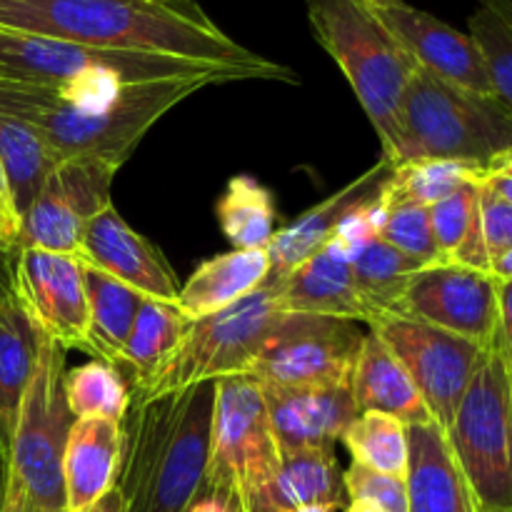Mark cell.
Returning <instances> with one entry per match:
<instances>
[{
	"mask_svg": "<svg viewBox=\"0 0 512 512\" xmlns=\"http://www.w3.org/2000/svg\"><path fill=\"white\" fill-rule=\"evenodd\" d=\"M43 340L45 333L10 290L8 298L0 303V448H3V458Z\"/></svg>",
	"mask_w": 512,
	"mask_h": 512,
	"instance_id": "obj_27",
	"label": "cell"
},
{
	"mask_svg": "<svg viewBox=\"0 0 512 512\" xmlns=\"http://www.w3.org/2000/svg\"><path fill=\"white\" fill-rule=\"evenodd\" d=\"M170 78H208L218 85L258 80L248 70L230 65L90 48L68 40L0 28V80L43 88H95Z\"/></svg>",
	"mask_w": 512,
	"mask_h": 512,
	"instance_id": "obj_6",
	"label": "cell"
},
{
	"mask_svg": "<svg viewBox=\"0 0 512 512\" xmlns=\"http://www.w3.org/2000/svg\"><path fill=\"white\" fill-rule=\"evenodd\" d=\"M370 3L418 68L470 93L495 98L483 55L468 33H460L453 25L405 0Z\"/></svg>",
	"mask_w": 512,
	"mask_h": 512,
	"instance_id": "obj_16",
	"label": "cell"
},
{
	"mask_svg": "<svg viewBox=\"0 0 512 512\" xmlns=\"http://www.w3.org/2000/svg\"><path fill=\"white\" fill-rule=\"evenodd\" d=\"M190 512H250V508L243 493L235 490L233 485L215 483V480L205 478L203 490H200Z\"/></svg>",
	"mask_w": 512,
	"mask_h": 512,
	"instance_id": "obj_40",
	"label": "cell"
},
{
	"mask_svg": "<svg viewBox=\"0 0 512 512\" xmlns=\"http://www.w3.org/2000/svg\"><path fill=\"white\" fill-rule=\"evenodd\" d=\"M10 275H13V263H0V303L10 295Z\"/></svg>",
	"mask_w": 512,
	"mask_h": 512,
	"instance_id": "obj_48",
	"label": "cell"
},
{
	"mask_svg": "<svg viewBox=\"0 0 512 512\" xmlns=\"http://www.w3.org/2000/svg\"><path fill=\"white\" fill-rule=\"evenodd\" d=\"M270 278L268 250H230L193 270L178 290V308L188 320L208 318L255 293Z\"/></svg>",
	"mask_w": 512,
	"mask_h": 512,
	"instance_id": "obj_26",
	"label": "cell"
},
{
	"mask_svg": "<svg viewBox=\"0 0 512 512\" xmlns=\"http://www.w3.org/2000/svg\"><path fill=\"white\" fill-rule=\"evenodd\" d=\"M83 280L85 295H88L90 355L110 365H118L145 295L85 263Z\"/></svg>",
	"mask_w": 512,
	"mask_h": 512,
	"instance_id": "obj_29",
	"label": "cell"
},
{
	"mask_svg": "<svg viewBox=\"0 0 512 512\" xmlns=\"http://www.w3.org/2000/svg\"><path fill=\"white\" fill-rule=\"evenodd\" d=\"M283 310V278H268L255 293L208 318L190 320L173 353L130 398L155 400L200 383L248 375Z\"/></svg>",
	"mask_w": 512,
	"mask_h": 512,
	"instance_id": "obj_8",
	"label": "cell"
},
{
	"mask_svg": "<svg viewBox=\"0 0 512 512\" xmlns=\"http://www.w3.org/2000/svg\"><path fill=\"white\" fill-rule=\"evenodd\" d=\"M490 175H508V178H512V150L490 165Z\"/></svg>",
	"mask_w": 512,
	"mask_h": 512,
	"instance_id": "obj_47",
	"label": "cell"
},
{
	"mask_svg": "<svg viewBox=\"0 0 512 512\" xmlns=\"http://www.w3.org/2000/svg\"><path fill=\"white\" fill-rule=\"evenodd\" d=\"M480 5L490 8L493 13H498L505 23L512 25V0H480Z\"/></svg>",
	"mask_w": 512,
	"mask_h": 512,
	"instance_id": "obj_46",
	"label": "cell"
},
{
	"mask_svg": "<svg viewBox=\"0 0 512 512\" xmlns=\"http://www.w3.org/2000/svg\"><path fill=\"white\" fill-rule=\"evenodd\" d=\"M0 28L90 48L230 65L258 80L300 83L293 68L230 38L195 0H0Z\"/></svg>",
	"mask_w": 512,
	"mask_h": 512,
	"instance_id": "obj_1",
	"label": "cell"
},
{
	"mask_svg": "<svg viewBox=\"0 0 512 512\" xmlns=\"http://www.w3.org/2000/svg\"><path fill=\"white\" fill-rule=\"evenodd\" d=\"M13 258H15V253L10 255V253H5V250H0V263H3V265L13 263Z\"/></svg>",
	"mask_w": 512,
	"mask_h": 512,
	"instance_id": "obj_53",
	"label": "cell"
},
{
	"mask_svg": "<svg viewBox=\"0 0 512 512\" xmlns=\"http://www.w3.org/2000/svg\"><path fill=\"white\" fill-rule=\"evenodd\" d=\"M395 315L448 330L480 348L500 345L498 280L463 265L438 263L410 275Z\"/></svg>",
	"mask_w": 512,
	"mask_h": 512,
	"instance_id": "obj_14",
	"label": "cell"
},
{
	"mask_svg": "<svg viewBox=\"0 0 512 512\" xmlns=\"http://www.w3.org/2000/svg\"><path fill=\"white\" fill-rule=\"evenodd\" d=\"M18 228L20 218L15 210H10L8 205L0 203V250L13 255L15 253V240H18Z\"/></svg>",
	"mask_w": 512,
	"mask_h": 512,
	"instance_id": "obj_42",
	"label": "cell"
},
{
	"mask_svg": "<svg viewBox=\"0 0 512 512\" xmlns=\"http://www.w3.org/2000/svg\"><path fill=\"white\" fill-rule=\"evenodd\" d=\"M218 383L130 398L118 493L125 512H190L208 478Z\"/></svg>",
	"mask_w": 512,
	"mask_h": 512,
	"instance_id": "obj_2",
	"label": "cell"
},
{
	"mask_svg": "<svg viewBox=\"0 0 512 512\" xmlns=\"http://www.w3.org/2000/svg\"><path fill=\"white\" fill-rule=\"evenodd\" d=\"M488 168L468 160H418L395 165L388 200H408L430 208L470 183H485Z\"/></svg>",
	"mask_w": 512,
	"mask_h": 512,
	"instance_id": "obj_33",
	"label": "cell"
},
{
	"mask_svg": "<svg viewBox=\"0 0 512 512\" xmlns=\"http://www.w3.org/2000/svg\"><path fill=\"white\" fill-rule=\"evenodd\" d=\"M80 263L130 285L145 298L178 303V283L163 253L135 233L115 205L100 210L88 223L78 250Z\"/></svg>",
	"mask_w": 512,
	"mask_h": 512,
	"instance_id": "obj_18",
	"label": "cell"
},
{
	"mask_svg": "<svg viewBox=\"0 0 512 512\" xmlns=\"http://www.w3.org/2000/svg\"><path fill=\"white\" fill-rule=\"evenodd\" d=\"M512 150V118L488 95L450 85L418 68L403 93L395 165L418 160H468L490 165Z\"/></svg>",
	"mask_w": 512,
	"mask_h": 512,
	"instance_id": "obj_5",
	"label": "cell"
},
{
	"mask_svg": "<svg viewBox=\"0 0 512 512\" xmlns=\"http://www.w3.org/2000/svg\"><path fill=\"white\" fill-rule=\"evenodd\" d=\"M25 512H70L68 508H60V510H40V508H35V510H25Z\"/></svg>",
	"mask_w": 512,
	"mask_h": 512,
	"instance_id": "obj_54",
	"label": "cell"
},
{
	"mask_svg": "<svg viewBox=\"0 0 512 512\" xmlns=\"http://www.w3.org/2000/svg\"><path fill=\"white\" fill-rule=\"evenodd\" d=\"M65 350L45 338L5 450L0 512L65 508L63 458L75 418L65 403Z\"/></svg>",
	"mask_w": 512,
	"mask_h": 512,
	"instance_id": "obj_7",
	"label": "cell"
},
{
	"mask_svg": "<svg viewBox=\"0 0 512 512\" xmlns=\"http://www.w3.org/2000/svg\"><path fill=\"white\" fill-rule=\"evenodd\" d=\"M445 438L478 510L512 505V370L500 345L488 350L470 380Z\"/></svg>",
	"mask_w": 512,
	"mask_h": 512,
	"instance_id": "obj_9",
	"label": "cell"
},
{
	"mask_svg": "<svg viewBox=\"0 0 512 512\" xmlns=\"http://www.w3.org/2000/svg\"><path fill=\"white\" fill-rule=\"evenodd\" d=\"M283 463L263 385L255 378H225L218 383L210 430L208 480L233 485L248 500Z\"/></svg>",
	"mask_w": 512,
	"mask_h": 512,
	"instance_id": "obj_10",
	"label": "cell"
},
{
	"mask_svg": "<svg viewBox=\"0 0 512 512\" xmlns=\"http://www.w3.org/2000/svg\"><path fill=\"white\" fill-rule=\"evenodd\" d=\"M345 512H383V510H378L370 503H363V500H350V503L345 505Z\"/></svg>",
	"mask_w": 512,
	"mask_h": 512,
	"instance_id": "obj_50",
	"label": "cell"
},
{
	"mask_svg": "<svg viewBox=\"0 0 512 512\" xmlns=\"http://www.w3.org/2000/svg\"><path fill=\"white\" fill-rule=\"evenodd\" d=\"M298 512H338L335 508H330V505H313V508H303Z\"/></svg>",
	"mask_w": 512,
	"mask_h": 512,
	"instance_id": "obj_52",
	"label": "cell"
},
{
	"mask_svg": "<svg viewBox=\"0 0 512 512\" xmlns=\"http://www.w3.org/2000/svg\"><path fill=\"white\" fill-rule=\"evenodd\" d=\"M0 203L3 205H8L10 210H15V205H13V198H10V188H8V180H5V173H3V168H0ZM20 218V215H18Z\"/></svg>",
	"mask_w": 512,
	"mask_h": 512,
	"instance_id": "obj_49",
	"label": "cell"
},
{
	"mask_svg": "<svg viewBox=\"0 0 512 512\" xmlns=\"http://www.w3.org/2000/svg\"><path fill=\"white\" fill-rule=\"evenodd\" d=\"M315 40L338 63L378 133L383 155L398 143L403 93L418 70L370 0H308Z\"/></svg>",
	"mask_w": 512,
	"mask_h": 512,
	"instance_id": "obj_4",
	"label": "cell"
},
{
	"mask_svg": "<svg viewBox=\"0 0 512 512\" xmlns=\"http://www.w3.org/2000/svg\"><path fill=\"white\" fill-rule=\"evenodd\" d=\"M340 443L353 455V463L375 473L405 478L408 473V425L385 413H360Z\"/></svg>",
	"mask_w": 512,
	"mask_h": 512,
	"instance_id": "obj_34",
	"label": "cell"
},
{
	"mask_svg": "<svg viewBox=\"0 0 512 512\" xmlns=\"http://www.w3.org/2000/svg\"><path fill=\"white\" fill-rule=\"evenodd\" d=\"M60 163L63 158L50 148L40 130L0 110V168L8 180L15 213L23 215L30 208Z\"/></svg>",
	"mask_w": 512,
	"mask_h": 512,
	"instance_id": "obj_28",
	"label": "cell"
},
{
	"mask_svg": "<svg viewBox=\"0 0 512 512\" xmlns=\"http://www.w3.org/2000/svg\"><path fill=\"white\" fill-rule=\"evenodd\" d=\"M85 512H125L123 510V498H120L118 488L110 490V493L105 495L103 500H98V503H95L93 508H88Z\"/></svg>",
	"mask_w": 512,
	"mask_h": 512,
	"instance_id": "obj_44",
	"label": "cell"
},
{
	"mask_svg": "<svg viewBox=\"0 0 512 512\" xmlns=\"http://www.w3.org/2000/svg\"><path fill=\"white\" fill-rule=\"evenodd\" d=\"M115 173L118 168L98 160H63L20 215L15 250L38 248L78 258L88 223L113 205L110 185Z\"/></svg>",
	"mask_w": 512,
	"mask_h": 512,
	"instance_id": "obj_13",
	"label": "cell"
},
{
	"mask_svg": "<svg viewBox=\"0 0 512 512\" xmlns=\"http://www.w3.org/2000/svg\"><path fill=\"white\" fill-rule=\"evenodd\" d=\"M188 323L190 320L185 318L178 303H165V300L155 298L143 300L118 363L128 368L130 390L140 388L153 378L155 370L180 343Z\"/></svg>",
	"mask_w": 512,
	"mask_h": 512,
	"instance_id": "obj_31",
	"label": "cell"
},
{
	"mask_svg": "<svg viewBox=\"0 0 512 512\" xmlns=\"http://www.w3.org/2000/svg\"><path fill=\"white\" fill-rule=\"evenodd\" d=\"M260 385L283 455L333 450L360 415L350 385Z\"/></svg>",
	"mask_w": 512,
	"mask_h": 512,
	"instance_id": "obj_19",
	"label": "cell"
},
{
	"mask_svg": "<svg viewBox=\"0 0 512 512\" xmlns=\"http://www.w3.org/2000/svg\"><path fill=\"white\" fill-rule=\"evenodd\" d=\"M218 85L208 78H170L128 83L98 105H75L50 88L0 80V110L43 133L63 160H98L123 168L140 140L165 113Z\"/></svg>",
	"mask_w": 512,
	"mask_h": 512,
	"instance_id": "obj_3",
	"label": "cell"
},
{
	"mask_svg": "<svg viewBox=\"0 0 512 512\" xmlns=\"http://www.w3.org/2000/svg\"><path fill=\"white\" fill-rule=\"evenodd\" d=\"M480 225H483V240L490 265H493V260L512 250V203L495 193L488 180L480 188Z\"/></svg>",
	"mask_w": 512,
	"mask_h": 512,
	"instance_id": "obj_39",
	"label": "cell"
},
{
	"mask_svg": "<svg viewBox=\"0 0 512 512\" xmlns=\"http://www.w3.org/2000/svg\"><path fill=\"white\" fill-rule=\"evenodd\" d=\"M313 505L345 508L343 470L333 450L283 455L278 473L248 498L250 512H298Z\"/></svg>",
	"mask_w": 512,
	"mask_h": 512,
	"instance_id": "obj_25",
	"label": "cell"
},
{
	"mask_svg": "<svg viewBox=\"0 0 512 512\" xmlns=\"http://www.w3.org/2000/svg\"><path fill=\"white\" fill-rule=\"evenodd\" d=\"M363 340L353 320L285 313L248 378L265 385H350Z\"/></svg>",
	"mask_w": 512,
	"mask_h": 512,
	"instance_id": "obj_11",
	"label": "cell"
},
{
	"mask_svg": "<svg viewBox=\"0 0 512 512\" xmlns=\"http://www.w3.org/2000/svg\"><path fill=\"white\" fill-rule=\"evenodd\" d=\"M3 490H5V458H3V448H0V505H3Z\"/></svg>",
	"mask_w": 512,
	"mask_h": 512,
	"instance_id": "obj_51",
	"label": "cell"
},
{
	"mask_svg": "<svg viewBox=\"0 0 512 512\" xmlns=\"http://www.w3.org/2000/svg\"><path fill=\"white\" fill-rule=\"evenodd\" d=\"M395 173V163L390 158H380L378 163L363 175L340 188L323 203L305 210L295 223L285 225L273 235L268 245L270 255V278H285L293 268L318 253L323 245L338 238L340 230L350 223L358 213L383 203L388 193L390 178Z\"/></svg>",
	"mask_w": 512,
	"mask_h": 512,
	"instance_id": "obj_17",
	"label": "cell"
},
{
	"mask_svg": "<svg viewBox=\"0 0 512 512\" xmlns=\"http://www.w3.org/2000/svg\"><path fill=\"white\" fill-rule=\"evenodd\" d=\"M350 390L358 413L393 415L405 425L435 423L408 370L375 330L365 333Z\"/></svg>",
	"mask_w": 512,
	"mask_h": 512,
	"instance_id": "obj_24",
	"label": "cell"
},
{
	"mask_svg": "<svg viewBox=\"0 0 512 512\" xmlns=\"http://www.w3.org/2000/svg\"><path fill=\"white\" fill-rule=\"evenodd\" d=\"M498 315H500V353L512 370V280L498 283Z\"/></svg>",
	"mask_w": 512,
	"mask_h": 512,
	"instance_id": "obj_41",
	"label": "cell"
},
{
	"mask_svg": "<svg viewBox=\"0 0 512 512\" xmlns=\"http://www.w3.org/2000/svg\"><path fill=\"white\" fill-rule=\"evenodd\" d=\"M480 188L470 183L440 203L430 205V225L445 263L490 273V255L480 225Z\"/></svg>",
	"mask_w": 512,
	"mask_h": 512,
	"instance_id": "obj_30",
	"label": "cell"
},
{
	"mask_svg": "<svg viewBox=\"0 0 512 512\" xmlns=\"http://www.w3.org/2000/svg\"><path fill=\"white\" fill-rule=\"evenodd\" d=\"M215 215L233 250H268L270 240L278 233L273 193L250 175L230 178L215 205Z\"/></svg>",
	"mask_w": 512,
	"mask_h": 512,
	"instance_id": "obj_32",
	"label": "cell"
},
{
	"mask_svg": "<svg viewBox=\"0 0 512 512\" xmlns=\"http://www.w3.org/2000/svg\"><path fill=\"white\" fill-rule=\"evenodd\" d=\"M408 512H478V503L438 423L408 425Z\"/></svg>",
	"mask_w": 512,
	"mask_h": 512,
	"instance_id": "obj_22",
	"label": "cell"
},
{
	"mask_svg": "<svg viewBox=\"0 0 512 512\" xmlns=\"http://www.w3.org/2000/svg\"><path fill=\"white\" fill-rule=\"evenodd\" d=\"M383 208L385 200L355 215L338 233V238H343L350 250L355 288H358L360 298H363L370 315H373L370 328L385 315H395L410 275L423 270L418 260L408 258L398 248L378 238V223Z\"/></svg>",
	"mask_w": 512,
	"mask_h": 512,
	"instance_id": "obj_20",
	"label": "cell"
},
{
	"mask_svg": "<svg viewBox=\"0 0 512 512\" xmlns=\"http://www.w3.org/2000/svg\"><path fill=\"white\" fill-rule=\"evenodd\" d=\"M283 310L353 320V323H373L368 305L363 303L355 288L350 250L343 238L330 240L318 253H313L305 263L285 275Z\"/></svg>",
	"mask_w": 512,
	"mask_h": 512,
	"instance_id": "obj_21",
	"label": "cell"
},
{
	"mask_svg": "<svg viewBox=\"0 0 512 512\" xmlns=\"http://www.w3.org/2000/svg\"><path fill=\"white\" fill-rule=\"evenodd\" d=\"M488 185L495 193L503 195L508 203H512V178H508V175H488Z\"/></svg>",
	"mask_w": 512,
	"mask_h": 512,
	"instance_id": "obj_45",
	"label": "cell"
},
{
	"mask_svg": "<svg viewBox=\"0 0 512 512\" xmlns=\"http://www.w3.org/2000/svg\"><path fill=\"white\" fill-rule=\"evenodd\" d=\"M123 463V423L108 418H78L65 443V508L85 512L118 488Z\"/></svg>",
	"mask_w": 512,
	"mask_h": 512,
	"instance_id": "obj_23",
	"label": "cell"
},
{
	"mask_svg": "<svg viewBox=\"0 0 512 512\" xmlns=\"http://www.w3.org/2000/svg\"><path fill=\"white\" fill-rule=\"evenodd\" d=\"M65 403L73 418H108L123 423L130 408V383L115 365L90 360L65 373Z\"/></svg>",
	"mask_w": 512,
	"mask_h": 512,
	"instance_id": "obj_35",
	"label": "cell"
},
{
	"mask_svg": "<svg viewBox=\"0 0 512 512\" xmlns=\"http://www.w3.org/2000/svg\"><path fill=\"white\" fill-rule=\"evenodd\" d=\"M370 330L385 340L408 370L435 423L448 428L490 348L403 315H385Z\"/></svg>",
	"mask_w": 512,
	"mask_h": 512,
	"instance_id": "obj_12",
	"label": "cell"
},
{
	"mask_svg": "<svg viewBox=\"0 0 512 512\" xmlns=\"http://www.w3.org/2000/svg\"><path fill=\"white\" fill-rule=\"evenodd\" d=\"M10 290L45 338L63 350L90 353L88 295L78 258L38 248L15 250Z\"/></svg>",
	"mask_w": 512,
	"mask_h": 512,
	"instance_id": "obj_15",
	"label": "cell"
},
{
	"mask_svg": "<svg viewBox=\"0 0 512 512\" xmlns=\"http://www.w3.org/2000/svg\"><path fill=\"white\" fill-rule=\"evenodd\" d=\"M468 35L478 45L488 68L493 95L512 118V25L480 5L468 20Z\"/></svg>",
	"mask_w": 512,
	"mask_h": 512,
	"instance_id": "obj_37",
	"label": "cell"
},
{
	"mask_svg": "<svg viewBox=\"0 0 512 512\" xmlns=\"http://www.w3.org/2000/svg\"><path fill=\"white\" fill-rule=\"evenodd\" d=\"M343 485L348 503L350 500H363V503L375 505V508L383 512H408V485H405V478L375 473V470L353 463L343 473Z\"/></svg>",
	"mask_w": 512,
	"mask_h": 512,
	"instance_id": "obj_38",
	"label": "cell"
},
{
	"mask_svg": "<svg viewBox=\"0 0 512 512\" xmlns=\"http://www.w3.org/2000/svg\"><path fill=\"white\" fill-rule=\"evenodd\" d=\"M490 275H493L498 283L512 280V250H508L505 255H500L498 260H493V265H490Z\"/></svg>",
	"mask_w": 512,
	"mask_h": 512,
	"instance_id": "obj_43",
	"label": "cell"
},
{
	"mask_svg": "<svg viewBox=\"0 0 512 512\" xmlns=\"http://www.w3.org/2000/svg\"><path fill=\"white\" fill-rule=\"evenodd\" d=\"M478 512H512V505H508V508H500V510H478Z\"/></svg>",
	"mask_w": 512,
	"mask_h": 512,
	"instance_id": "obj_55",
	"label": "cell"
},
{
	"mask_svg": "<svg viewBox=\"0 0 512 512\" xmlns=\"http://www.w3.org/2000/svg\"><path fill=\"white\" fill-rule=\"evenodd\" d=\"M378 238L398 248L408 258L418 260L423 268L445 263L438 250V243H435L430 210L425 205L385 198V208L378 223Z\"/></svg>",
	"mask_w": 512,
	"mask_h": 512,
	"instance_id": "obj_36",
	"label": "cell"
}]
</instances>
